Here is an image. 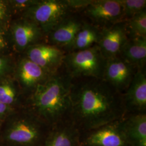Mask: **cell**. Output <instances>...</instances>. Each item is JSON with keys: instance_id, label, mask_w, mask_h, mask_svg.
<instances>
[{"instance_id": "cell-1", "label": "cell", "mask_w": 146, "mask_h": 146, "mask_svg": "<svg viewBox=\"0 0 146 146\" xmlns=\"http://www.w3.org/2000/svg\"><path fill=\"white\" fill-rule=\"evenodd\" d=\"M71 116L88 129H96L122 119L125 111L123 94L103 79L73 78Z\"/></svg>"}, {"instance_id": "cell-2", "label": "cell", "mask_w": 146, "mask_h": 146, "mask_svg": "<svg viewBox=\"0 0 146 146\" xmlns=\"http://www.w3.org/2000/svg\"><path fill=\"white\" fill-rule=\"evenodd\" d=\"M72 80L62 66L31 92L25 107L50 126L71 116Z\"/></svg>"}, {"instance_id": "cell-3", "label": "cell", "mask_w": 146, "mask_h": 146, "mask_svg": "<svg viewBox=\"0 0 146 146\" xmlns=\"http://www.w3.org/2000/svg\"><path fill=\"white\" fill-rule=\"evenodd\" d=\"M26 107H15L0 122V145L43 146L50 131Z\"/></svg>"}, {"instance_id": "cell-4", "label": "cell", "mask_w": 146, "mask_h": 146, "mask_svg": "<svg viewBox=\"0 0 146 146\" xmlns=\"http://www.w3.org/2000/svg\"><path fill=\"white\" fill-rule=\"evenodd\" d=\"M107 59L97 45L84 50L67 52L63 67L72 78L103 79Z\"/></svg>"}, {"instance_id": "cell-5", "label": "cell", "mask_w": 146, "mask_h": 146, "mask_svg": "<svg viewBox=\"0 0 146 146\" xmlns=\"http://www.w3.org/2000/svg\"><path fill=\"white\" fill-rule=\"evenodd\" d=\"M72 13L67 0H42L26 11L23 17L35 23L46 37Z\"/></svg>"}, {"instance_id": "cell-6", "label": "cell", "mask_w": 146, "mask_h": 146, "mask_svg": "<svg viewBox=\"0 0 146 146\" xmlns=\"http://www.w3.org/2000/svg\"><path fill=\"white\" fill-rule=\"evenodd\" d=\"M81 11L91 23L100 29L125 21L119 0H92Z\"/></svg>"}, {"instance_id": "cell-7", "label": "cell", "mask_w": 146, "mask_h": 146, "mask_svg": "<svg viewBox=\"0 0 146 146\" xmlns=\"http://www.w3.org/2000/svg\"><path fill=\"white\" fill-rule=\"evenodd\" d=\"M137 69L120 56L110 58L107 59L103 80L120 93L123 94Z\"/></svg>"}, {"instance_id": "cell-8", "label": "cell", "mask_w": 146, "mask_h": 146, "mask_svg": "<svg viewBox=\"0 0 146 146\" xmlns=\"http://www.w3.org/2000/svg\"><path fill=\"white\" fill-rule=\"evenodd\" d=\"M26 52L27 58L50 74L62 68L66 54L58 47L42 43L29 47Z\"/></svg>"}, {"instance_id": "cell-9", "label": "cell", "mask_w": 146, "mask_h": 146, "mask_svg": "<svg viewBox=\"0 0 146 146\" xmlns=\"http://www.w3.org/2000/svg\"><path fill=\"white\" fill-rule=\"evenodd\" d=\"M84 22L79 16L72 13L47 35L50 44L62 49L66 53L70 52Z\"/></svg>"}, {"instance_id": "cell-10", "label": "cell", "mask_w": 146, "mask_h": 146, "mask_svg": "<svg viewBox=\"0 0 146 146\" xmlns=\"http://www.w3.org/2000/svg\"><path fill=\"white\" fill-rule=\"evenodd\" d=\"M128 38L125 21H121L101 29L97 46L106 59L119 56Z\"/></svg>"}, {"instance_id": "cell-11", "label": "cell", "mask_w": 146, "mask_h": 146, "mask_svg": "<svg viewBox=\"0 0 146 146\" xmlns=\"http://www.w3.org/2000/svg\"><path fill=\"white\" fill-rule=\"evenodd\" d=\"M11 37L16 50L22 52L32 46L40 43L45 36L35 23L23 17L11 25Z\"/></svg>"}, {"instance_id": "cell-12", "label": "cell", "mask_w": 146, "mask_h": 146, "mask_svg": "<svg viewBox=\"0 0 146 146\" xmlns=\"http://www.w3.org/2000/svg\"><path fill=\"white\" fill-rule=\"evenodd\" d=\"M14 71L15 72L16 78L21 88L30 93L52 75L31 61L26 56L22 58L19 61Z\"/></svg>"}, {"instance_id": "cell-13", "label": "cell", "mask_w": 146, "mask_h": 146, "mask_svg": "<svg viewBox=\"0 0 146 146\" xmlns=\"http://www.w3.org/2000/svg\"><path fill=\"white\" fill-rule=\"evenodd\" d=\"M87 146H127L129 144L119 120L96 129L86 140Z\"/></svg>"}, {"instance_id": "cell-14", "label": "cell", "mask_w": 146, "mask_h": 146, "mask_svg": "<svg viewBox=\"0 0 146 146\" xmlns=\"http://www.w3.org/2000/svg\"><path fill=\"white\" fill-rule=\"evenodd\" d=\"M123 98L125 110L144 113L146 108V67L137 69Z\"/></svg>"}, {"instance_id": "cell-15", "label": "cell", "mask_w": 146, "mask_h": 146, "mask_svg": "<svg viewBox=\"0 0 146 146\" xmlns=\"http://www.w3.org/2000/svg\"><path fill=\"white\" fill-rule=\"evenodd\" d=\"M119 56L138 69L146 67V37H128Z\"/></svg>"}, {"instance_id": "cell-16", "label": "cell", "mask_w": 146, "mask_h": 146, "mask_svg": "<svg viewBox=\"0 0 146 146\" xmlns=\"http://www.w3.org/2000/svg\"><path fill=\"white\" fill-rule=\"evenodd\" d=\"M123 129L128 144L146 146V115L136 113L123 121Z\"/></svg>"}, {"instance_id": "cell-17", "label": "cell", "mask_w": 146, "mask_h": 146, "mask_svg": "<svg viewBox=\"0 0 146 146\" xmlns=\"http://www.w3.org/2000/svg\"><path fill=\"white\" fill-rule=\"evenodd\" d=\"M101 35V29L91 23L84 21L72 47L71 52L84 50L97 45Z\"/></svg>"}, {"instance_id": "cell-18", "label": "cell", "mask_w": 146, "mask_h": 146, "mask_svg": "<svg viewBox=\"0 0 146 146\" xmlns=\"http://www.w3.org/2000/svg\"><path fill=\"white\" fill-rule=\"evenodd\" d=\"M69 127L50 131L43 146H75L76 136Z\"/></svg>"}, {"instance_id": "cell-19", "label": "cell", "mask_w": 146, "mask_h": 146, "mask_svg": "<svg viewBox=\"0 0 146 146\" xmlns=\"http://www.w3.org/2000/svg\"><path fill=\"white\" fill-rule=\"evenodd\" d=\"M125 21L128 37H146V9Z\"/></svg>"}, {"instance_id": "cell-20", "label": "cell", "mask_w": 146, "mask_h": 146, "mask_svg": "<svg viewBox=\"0 0 146 146\" xmlns=\"http://www.w3.org/2000/svg\"><path fill=\"white\" fill-rule=\"evenodd\" d=\"M19 96L17 89L8 78L0 81V102L16 107L19 101Z\"/></svg>"}, {"instance_id": "cell-21", "label": "cell", "mask_w": 146, "mask_h": 146, "mask_svg": "<svg viewBox=\"0 0 146 146\" xmlns=\"http://www.w3.org/2000/svg\"><path fill=\"white\" fill-rule=\"evenodd\" d=\"M119 1L123 8L125 21L146 9V0H119Z\"/></svg>"}, {"instance_id": "cell-22", "label": "cell", "mask_w": 146, "mask_h": 146, "mask_svg": "<svg viewBox=\"0 0 146 146\" xmlns=\"http://www.w3.org/2000/svg\"><path fill=\"white\" fill-rule=\"evenodd\" d=\"M13 11L9 1L0 0V28L6 30L10 23Z\"/></svg>"}, {"instance_id": "cell-23", "label": "cell", "mask_w": 146, "mask_h": 146, "mask_svg": "<svg viewBox=\"0 0 146 146\" xmlns=\"http://www.w3.org/2000/svg\"><path fill=\"white\" fill-rule=\"evenodd\" d=\"M14 70L13 62L11 58L0 55V81L7 78Z\"/></svg>"}, {"instance_id": "cell-24", "label": "cell", "mask_w": 146, "mask_h": 146, "mask_svg": "<svg viewBox=\"0 0 146 146\" xmlns=\"http://www.w3.org/2000/svg\"><path fill=\"white\" fill-rule=\"evenodd\" d=\"M38 0H14L9 1L11 6L14 11H24V13L34 5Z\"/></svg>"}, {"instance_id": "cell-25", "label": "cell", "mask_w": 146, "mask_h": 146, "mask_svg": "<svg viewBox=\"0 0 146 146\" xmlns=\"http://www.w3.org/2000/svg\"><path fill=\"white\" fill-rule=\"evenodd\" d=\"M92 0H67L69 7L73 11H82L88 5Z\"/></svg>"}, {"instance_id": "cell-26", "label": "cell", "mask_w": 146, "mask_h": 146, "mask_svg": "<svg viewBox=\"0 0 146 146\" xmlns=\"http://www.w3.org/2000/svg\"><path fill=\"white\" fill-rule=\"evenodd\" d=\"M5 29L0 28V55L9 49V41Z\"/></svg>"}, {"instance_id": "cell-27", "label": "cell", "mask_w": 146, "mask_h": 146, "mask_svg": "<svg viewBox=\"0 0 146 146\" xmlns=\"http://www.w3.org/2000/svg\"><path fill=\"white\" fill-rule=\"evenodd\" d=\"M15 107H11L0 102V122H2Z\"/></svg>"}, {"instance_id": "cell-28", "label": "cell", "mask_w": 146, "mask_h": 146, "mask_svg": "<svg viewBox=\"0 0 146 146\" xmlns=\"http://www.w3.org/2000/svg\"><path fill=\"white\" fill-rule=\"evenodd\" d=\"M0 146H2V145H0Z\"/></svg>"}]
</instances>
